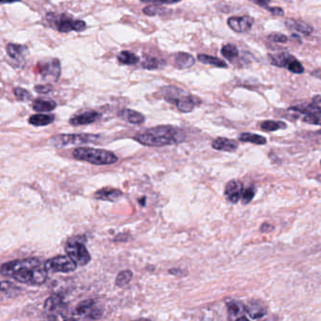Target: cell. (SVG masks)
<instances>
[{
    "label": "cell",
    "instance_id": "29",
    "mask_svg": "<svg viewBox=\"0 0 321 321\" xmlns=\"http://www.w3.org/2000/svg\"><path fill=\"white\" fill-rule=\"evenodd\" d=\"M132 277H133V274L131 271H128V270L122 271L118 274L116 278V285L119 288H123L130 283L132 280Z\"/></svg>",
    "mask_w": 321,
    "mask_h": 321
},
{
    "label": "cell",
    "instance_id": "25",
    "mask_svg": "<svg viewBox=\"0 0 321 321\" xmlns=\"http://www.w3.org/2000/svg\"><path fill=\"white\" fill-rule=\"evenodd\" d=\"M239 139L243 142H249L256 145H265L267 143L266 138L259 134L251 133H243L240 134Z\"/></svg>",
    "mask_w": 321,
    "mask_h": 321
},
{
    "label": "cell",
    "instance_id": "26",
    "mask_svg": "<svg viewBox=\"0 0 321 321\" xmlns=\"http://www.w3.org/2000/svg\"><path fill=\"white\" fill-rule=\"evenodd\" d=\"M197 59L200 62L204 63V64L213 65V66H216V67H219V68H227V63L225 62V61L221 60V59L215 57V56H212V55L200 54V55H197Z\"/></svg>",
    "mask_w": 321,
    "mask_h": 321
},
{
    "label": "cell",
    "instance_id": "46",
    "mask_svg": "<svg viewBox=\"0 0 321 321\" xmlns=\"http://www.w3.org/2000/svg\"><path fill=\"white\" fill-rule=\"evenodd\" d=\"M145 3H163V0H141Z\"/></svg>",
    "mask_w": 321,
    "mask_h": 321
},
{
    "label": "cell",
    "instance_id": "41",
    "mask_svg": "<svg viewBox=\"0 0 321 321\" xmlns=\"http://www.w3.org/2000/svg\"><path fill=\"white\" fill-rule=\"evenodd\" d=\"M274 229V227L272 226V225H270V224H268V223H265V224H263L262 226H261V227H260V231L261 232H263V233H266V232H270V231H272Z\"/></svg>",
    "mask_w": 321,
    "mask_h": 321
},
{
    "label": "cell",
    "instance_id": "23",
    "mask_svg": "<svg viewBox=\"0 0 321 321\" xmlns=\"http://www.w3.org/2000/svg\"><path fill=\"white\" fill-rule=\"evenodd\" d=\"M33 109L37 112H50L55 109L56 103L54 101H48L42 99H37L33 102Z\"/></svg>",
    "mask_w": 321,
    "mask_h": 321
},
{
    "label": "cell",
    "instance_id": "28",
    "mask_svg": "<svg viewBox=\"0 0 321 321\" xmlns=\"http://www.w3.org/2000/svg\"><path fill=\"white\" fill-rule=\"evenodd\" d=\"M118 60L124 65H134L138 62V56L129 51H122L118 55Z\"/></svg>",
    "mask_w": 321,
    "mask_h": 321
},
{
    "label": "cell",
    "instance_id": "38",
    "mask_svg": "<svg viewBox=\"0 0 321 321\" xmlns=\"http://www.w3.org/2000/svg\"><path fill=\"white\" fill-rule=\"evenodd\" d=\"M35 90L39 93H48L52 90V86L50 85H46V86H35Z\"/></svg>",
    "mask_w": 321,
    "mask_h": 321
},
{
    "label": "cell",
    "instance_id": "9",
    "mask_svg": "<svg viewBox=\"0 0 321 321\" xmlns=\"http://www.w3.org/2000/svg\"><path fill=\"white\" fill-rule=\"evenodd\" d=\"M271 61L272 64H274L275 66L286 68L294 73L300 74L305 71L304 66L299 62L293 55H290L288 53H281L278 55H271Z\"/></svg>",
    "mask_w": 321,
    "mask_h": 321
},
{
    "label": "cell",
    "instance_id": "43",
    "mask_svg": "<svg viewBox=\"0 0 321 321\" xmlns=\"http://www.w3.org/2000/svg\"><path fill=\"white\" fill-rule=\"evenodd\" d=\"M251 1H253L254 3L258 4V5L261 6V7L266 8V7H268V5H269V3H270L271 0H251Z\"/></svg>",
    "mask_w": 321,
    "mask_h": 321
},
{
    "label": "cell",
    "instance_id": "40",
    "mask_svg": "<svg viewBox=\"0 0 321 321\" xmlns=\"http://www.w3.org/2000/svg\"><path fill=\"white\" fill-rule=\"evenodd\" d=\"M11 288V283L7 281H1L0 282V291H7Z\"/></svg>",
    "mask_w": 321,
    "mask_h": 321
},
{
    "label": "cell",
    "instance_id": "12",
    "mask_svg": "<svg viewBox=\"0 0 321 321\" xmlns=\"http://www.w3.org/2000/svg\"><path fill=\"white\" fill-rule=\"evenodd\" d=\"M227 24L234 31L243 33L250 30L252 25L254 24V20L249 16L231 17L228 19Z\"/></svg>",
    "mask_w": 321,
    "mask_h": 321
},
{
    "label": "cell",
    "instance_id": "27",
    "mask_svg": "<svg viewBox=\"0 0 321 321\" xmlns=\"http://www.w3.org/2000/svg\"><path fill=\"white\" fill-rule=\"evenodd\" d=\"M260 128L265 132H274L280 129H286L287 124L282 121H274V120H266L263 121L260 125Z\"/></svg>",
    "mask_w": 321,
    "mask_h": 321
},
{
    "label": "cell",
    "instance_id": "13",
    "mask_svg": "<svg viewBox=\"0 0 321 321\" xmlns=\"http://www.w3.org/2000/svg\"><path fill=\"white\" fill-rule=\"evenodd\" d=\"M101 117V115L96 111H87L83 114L76 115L70 119L71 125H88L96 122Z\"/></svg>",
    "mask_w": 321,
    "mask_h": 321
},
{
    "label": "cell",
    "instance_id": "47",
    "mask_svg": "<svg viewBox=\"0 0 321 321\" xmlns=\"http://www.w3.org/2000/svg\"><path fill=\"white\" fill-rule=\"evenodd\" d=\"M181 0H163V3H166V4H173V3H177L180 2Z\"/></svg>",
    "mask_w": 321,
    "mask_h": 321
},
{
    "label": "cell",
    "instance_id": "16",
    "mask_svg": "<svg viewBox=\"0 0 321 321\" xmlns=\"http://www.w3.org/2000/svg\"><path fill=\"white\" fill-rule=\"evenodd\" d=\"M212 148L220 151H227V152H234L238 149V143L225 138V137H218L215 140H213L212 144Z\"/></svg>",
    "mask_w": 321,
    "mask_h": 321
},
{
    "label": "cell",
    "instance_id": "48",
    "mask_svg": "<svg viewBox=\"0 0 321 321\" xmlns=\"http://www.w3.org/2000/svg\"><path fill=\"white\" fill-rule=\"evenodd\" d=\"M250 321L248 319H246L245 317H242V318H240V319H238L237 321Z\"/></svg>",
    "mask_w": 321,
    "mask_h": 321
},
{
    "label": "cell",
    "instance_id": "10",
    "mask_svg": "<svg viewBox=\"0 0 321 321\" xmlns=\"http://www.w3.org/2000/svg\"><path fill=\"white\" fill-rule=\"evenodd\" d=\"M39 72L42 78L56 82L60 76V62L57 59L39 65Z\"/></svg>",
    "mask_w": 321,
    "mask_h": 321
},
{
    "label": "cell",
    "instance_id": "49",
    "mask_svg": "<svg viewBox=\"0 0 321 321\" xmlns=\"http://www.w3.org/2000/svg\"><path fill=\"white\" fill-rule=\"evenodd\" d=\"M145 202H146V197H143L142 200H139V203H141L142 207L145 206Z\"/></svg>",
    "mask_w": 321,
    "mask_h": 321
},
{
    "label": "cell",
    "instance_id": "1",
    "mask_svg": "<svg viewBox=\"0 0 321 321\" xmlns=\"http://www.w3.org/2000/svg\"><path fill=\"white\" fill-rule=\"evenodd\" d=\"M0 274L15 281L32 286H40L46 282L48 273L40 261L35 258L17 259L0 267Z\"/></svg>",
    "mask_w": 321,
    "mask_h": 321
},
{
    "label": "cell",
    "instance_id": "8",
    "mask_svg": "<svg viewBox=\"0 0 321 321\" xmlns=\"http://www.w3.org/2000/svg\"><path fill=\"white\" fill-rule=\"evenodd\" d=\"M43 267L47 273L68 274L74 272L77 265L68 256H57L47 260Z\"/></svg>",
    "mask_w": 321,
    "mask_h": 321
},
{
    "label": "cell",
    "instance_id": "3",
    "mask_svg": "<svg viewBox=\"0 0 321 321\" xmlns=\"http://www.w3.org/2000/svg\"><path fill=\"white\" fill-rule=\"evenodd\" d=\"M72 155L78 161L95 165H113L118 160L113 152L94 148H77L73 150Z\"/></svg>",
    "mask_w": 321,
    "mask_h": 321
},
{
    "label": "cell",
    "instance_id": "33",
    "mask_svg": "<svg viewBox=\"0 0 321 321\" xmlns=\"http://www.w3.org/2000/svg\"><path fill=\"white\" fill-rule=\"evenodd\" d=\"M143 68L147 69V70H155L161 67V61L159 59H157L155 57H151V56H148L144 62L142 64Z\"/></svg>",
    "mask_w": 321,
    "mask_h": 321
},
{
    "label": "cell",
    "instance_id": "34",
    "mask_svg": "<svg viewBox=\"0 0 321 321\" xmlns=\"http://www.w3.org/2000/svg\"><path fill=\"white\" fill-rule=\"evenodd\" d=\"M14 95L19 101H22V102H26V101H29L30 99H32L31 94L27 90H25L24 88H21V87L14 88Z\"/></svg>",
    "mask_w": 321,
    "mask_h": 321
},
{
    "label": "cell",
    "instance_id": "45",
    "mask_svg": "<svg viewBox=\"0 0 321 321\" xmlns=\"http://www.w3.org/2000/svg\"><path fill=\"white\" fill-rule=\"evenodd\" d=\"M22 0H0L1 4H6V3H15V2H20Z\"/></svg>",
    "mask_w": 321,
    "mask_h": 321
},
{
    "label": "cell",
    "instance_id": "35",
    "mask_svg": "<svg viewBox=\"0 0 321 321\" xmlns=\"http://www.w3.org/2000/svg\"><path fill=\"white\" fill-rule=\"evenodd\" d=\"M255 195H256V189H255V187H249V188L244 190V191H243V196H242L243 203L244 204V205L250 203L251 201L253 200Z\"/></svg>",
    "mask_w": 321,
    "mask_h": 321
},
{
    "label": "cell",
    "instance_id": "11",
    "mask_svg": "<svg viewBox=\"0 0 321 321\" xmlns=\"http://www.w3.org/2000/svg\"><path fill=\"white\" fill-rule=\"evenodd\" d=\"M243 184L238 180H230L225 189V195L231 203H238L243 196Z\"/></svg>",
    "mask_w": 321,
    "mask_h": 321
},
{
    "label": "cell",
    "instance_id": "20",
    "mask_svg": "<svg viewBox=\"0 0 321 321\" xmlns=\"http://www.w3.org/2000/svg\"><path fill=\"white\" fill-rule=\"evenodd\" d=\"M196 62L193 55H189L187 53H179L176 55L175 63L180 69H188Z\"/></svg>",
    "mask_w": 321,
    "mask_h": 321
},
{
    "label": "cell",
    "instance_id": "37",
    "mask_svg": "<svg viewBox=\"0 0 321 321\" xmlns=\"http://www.w3.org/2000/svg\"><path fill=\"white\" fill-rule=\"evenodd\" d=\"M269 39L273 40L274 42H287L288 37L281 33H273L269 36Z\"/></svg>",
    "mask_w": 321,
    "mask_h": 321
},
{
    "label": "cell",
    "instance_id": "6",
    "mask_svg": "<svg viewBox=\"0 0 321 321\" xmlns=\"http://www.w3.org/2000/svg\"><path fill=\"white\" fill-rule=\"evenodd\" d=\"M65 251L67 253V256L77 266H85L91 259L85 244L77 239L70 240L65 246Z\"/></svg>",
    "mask_w": 321,
    "mask_h": 321
},
{
    "label": "cell",
    "instance_id": "53",
    "mask_svg": "<svg viewBox=\"0 0 321 321\" xmlns=\"http://www.w3.org/2000/svg\"><path fill=\"white\" fill-rule=\"evenodd\" d=\"M319 133H321V131H320V132H319Z\"/></svg>",
    "mask_w": 321,
    "mask_h": 321
},
{
    "label": "cell",
    "instance_id": "2",
    "mask_svg": "<svg viewBox=\"0 0 321 321\" xmlns=\"http://www.w3.org/2000/svg\"><path fill=\"white\" fill-rule=\"evenodd\" d=\"M184 133L177 127L157 126L134 136L138 143L148 147H164L179 144L184 140Z\"/></svg>",
    "mask_w": 321,
    "mask_h": 321
},
{
    "label": "cell",
    "instance_id": "19",
    "mask_svg": "<svg viewBox=\"0 0 321 321\" xmlns=\"http://www.w3.org/2000/svg\"><path fill=\"white\" fill-rule=\"evenodd\" d=\"M290 109L292 111L300 112L302 114H305L306 116L321 114V106L317 105L315 103H304V104H300V105H296V106H292Z\"/></svg>",
    "mask_w": 321,
    "mask_h": 321
},
{
    "label": "cell",
    "instance_id": "24",
    "mask_svg": "<svg viewBox=\"0 0 321 321\" xmlns=\"http://www.w3.org/2000/svg\"><path fill=\"white\" fill-rule=\"evenodd\" d=\"M63 303V298L58 294H54L48 298L44 303V309L47 312H54L57 310Z\"/></svg>",
    "mask_w": 321,
    "mask_h": 321
},
{
    "label": "cell",
    "instance_id": "44",
    "mask_svg": "<svg viewBox=\"0 0 321 321\" xmlns=\"http://www.w3.org/2000/svg\"><path fill=\"white\" fill-rule=\"evenodd\" d=\"M314 103L317 104V105H320L321 106V96L319 95V96H315L313 98Z\"/></svg>",
    "mask_w": 321,
    "mask_h": 321
},
{
    "label": "cell",
    "instance_id": "31",
    "mask_svg": "<svg viewBox=\"0 0 321 321\" xmlns=\"http://www.w3.org/2000/svg\"><path fill=\"white\" fill-rule=\"evenodd\" d=\"M222 55H224L226 58L232 60L239 55L238 49L235 45L233 44H227L224 47L222 48Z\"/></svg>",
    "mask_w": 321,
    "mask_h": 321
},
{
    "label": "cell",
    "instance_id": "32",
    "mask_svg": "<svg viewBox=\"0 0 321 321\" xmlns=\"http://www.w3.org/2000/svg\"><path fill=\"white\" fill-rule=\"evenodd\" d=\"M244 306L239 303V302H229L227 303V310L228 313L230 314L231 316H238L239 314L242 313L244 310Z\"/></svg>",
    "mask_w": 321,
    "mask_h": 321
},
{
    "label": "cell",
    "instance_id": "21",
    "mask_svg": "<svg viewBox=\"0 0 321 321\" xmlns=\"http://www.w3.org/2000/svg\"><path fill=\"white\" fill-rule=\"evenodd\" d=\"M287 26L290 27V29H294L296 31L309 35L313 32V27L308 24H306L303 21H296V20H288L287 21Z\"/></svg>",
    "mask_w": 321,
    "mask_h": 321
},
{
    "label": "cell",
    "instance_id": "39",
    "mask_svg": "<svg viewBox=\"0 0 321 321\" xmlns=\"http://www.w3.org/2000/svg\"><path fill=\"white\" fill-rule=\"evenodd\" d=\"M157 6H149L144 8V12L148 15H155L157 12Z\"/></svg>",
    "mask_w": 321,
    "mask_h": 321
},
{
    "label": "cell",
    "instance_id": "51",
    "mask_svg": "<svg viewBox=\"0 0 321 321\" xmlns=\"http://www.w3.org/2000/svg\"><path fill=\"white\" fill-rule=\"evenodd\" d=\"M149 321L148 320H139V321Z\"/></svg>",
    "mask_w": 321,
    "mask_h": 321
},
{
    "label": "cell",
    "instance_id": "42",
    "mask_svg": "<svg viewBox=\"0 0 321 321\" xmlns=\"http://www.w3.org/2000/svg\"><path fill=\"white\" fill-rule=\"evenodd\" d=\"M270 11H271L273 14H274V15H284V10H283V8H278V7L270 8Z\"/></svg>",
    "mask_w": 321,
    "mask_h": 321
},
{
    "label": "cell",
    "instance_id": "52",
    "mask_svg": "<svg viewBox=\"0 0 321 321\" xmlns=\"http://www.w3.org/2000/svg\"><path fill=\"white\" fill-rule=\"evenodd\" d=\"M319 180H321V176H320V177H319Z\"/></svg>",
    "mask_w": 321,
    "mask_h": 321
},
{
    "label": "cell",
    "instance_id": "17",
    "mask_svg": "<svg viewBox=\"0 0 321 321\" xmlns=\"http://www.w3.org/2000/svg\"><path fill=\"white\" fill-rule=\"evenodd\" d=\"M245 311L248 313L252 319L258 320L266 315L267 308L261 302L254 301L247 305L245 307Z\"/></svg>",
    "mask_w": 321,
    "mask_h": 321
},
{
    "label": "cell",
    "instance_id": "50",
    "mask_svg": "<svg viewBox=\"0 0 321 321\" xmlns=\"http://www.w3.org/2000/svg\"><path fill=\"white\" fill-rule=\"evenodd\" d=\"M64 321H78L77 320H75L74 318H70V319H67V320H65Z\"/></svg>",
    "mask_w": 321,
    "mask_h": 321
},
{
    "label": "cell",
    "instance_id": "5",
    "mask_svg": "<svg viewBox=\"0 0 321 321\" xmlns=\"http://www.w3.org/2000/svg\"><path fill=\"white\" fill-rule=\"evenodd\" d=\"M100 139L99 135L88 134V133H78V134H58L51 138L50 143L56 148H62L70 145H82L94 143Z\"/></svg>",
    "mask_w": 321,
    "mask_h": 321
},
{
    "label": "cell",
    "instance_id": "36",
    "mask_svg": "<svg viewBox=\"0 0 321 321\" xmlns=\"http://www.w3.org/2000/svg\"><path fill=\"white\" fill-rule=\"evenodd\" d=\"M304 121L308 124L321 125V116L320 115H309L304 118Z\"/></svg>",
    "mask_w": 321,
    "mask_h": 321
},
{
    "label": "cell",
    "instance_id": "14",
    "mask_svg": "<svg viewBox=\"0 0 321 321\" xmlns=\"http://www.w3.org/2000/svg\"><path fill=\"white\" fill-rule=\"evenodd\" d=\"M123 196V193L118 189H102L95 194L96 199L115 202Z\"/></svg>",
    "mask_w": 321,
    "mask_h": 321
},
{
    "label": "cell",
    "instance_id": "18",
    "mask_svg": "<svg viewBox=\"0 0 321 321\" xmlns=\"http://www.w3.org/2000/svg\"><path fill=\"white\" fill-rule=\"evenodd\" d=\"M7 53L8 55L19 63H24V55L27 52V48L24 45L8 43L7 45Z\"/></svg>",
    "mask_w": 321,
    "mask_h": 321
},
{
    "label": "cell",
    "instance_id": "30",
    "mask_svg": "<svg viewBox=\"0 0 321 321\" xmlns=\"http://www.w3.org/2000/svg\"><path fill=\"white\" fill-rule=\"evenodd\" d=\"M95 301L92 299H88V300H85L81 303H79L77 306H76V313L79 315H84L86 312L92 310L94 308Z\"/></svg>",
    "mask_w": 321,
    "mask_h": 321
},
{
    "label": "cell",
    "instance_id": "15",
    "mask_svg": "<svg viewBox=\"0 0 321 321\" xmlns=\"http://www.w3.org/2000/svg\"><path fill=\"white\" fill-rule=\"evenodd\" d=\"M118 116L122 119H124L127 122L133 124V125L142 124L146 120V118L142 115L141 113L134 111V110H120L118 113Z\"/></svg>",
    "mask_w": 321,
    "mask_h": 321
},
{
    "label": "cell",
    "instance_id": "54",
    "mask_svg": "<svg viewBox=\"0 0 321 321\" xmlns=\"http://www.w3.org/2000/svg\"></svg>",
    "mask_w": 321,
    "mask_h": 321
},
{
    "label": "cell",
    "instance_id": "4",
    "mask_svg": "<svg viewBox=\"0 0 321 321\" xmlns=\"http://www.w3.org/2000/svg\"><path fill=\"white\" fill-rule=\"evenodd\" d=\"M163 95L166 102H170L182 113H189L193 111L198 103H200V100L196 97L189 95L180 89L179 87L175 86H167L163 89Z\"/></svg>",
    "mask_w": 321,
    "mask_h": 321
},
{
    "label": "cell",
    "instance_id": "7",
    "mask_svg": "<svg viewBox=\"0 0 321 321\" xmlns=\"http://www.w3.org/2000/svg\"><path fill=\"white\" fill-rule=\"evenodd\" d=\"M47 19L59 32L83 31L86 28V23L84 21L72 20L65 15L56 16L54 13H48Z\"/></svg>",
    "mask_w": 321,
    "mask_h": 321
},
{
    "label": "cell",
    "instance_id": "22",
    "mask_svg": "<svg viewBox=\"0 0 321 321\" xmlns=\"http://www.w3.org/2000/svg\"><path fill=\"white\" fill-rule=\"evenodd\" d=\"M54 120H55L54 115L37 114V115H33L28 121L33 126H47L53 123Z\"/></svg>",
    "mask_w": 321,
    "mask_h": 321
}]
</instances>
